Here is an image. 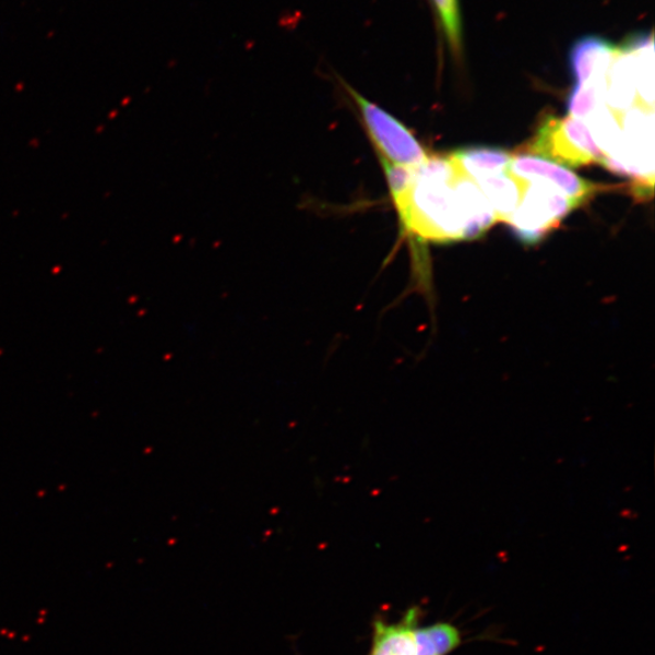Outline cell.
<instances>
[{"label": "cell", "instance_id": "obj_1", "mask_svg": "<svg viewBox=\"0 0 655 655\" xmlns=\"http://www.w3.org/2000/svg\"><path fill=\"white\" fill-rule=\"evenodd\" d=\"M347 102L353 105L379 160L415 169L429 156L412 131L344 80H338Z\"/></svg>", "mask_w": 655, "mask_h": 655}, {"label": "cell", "instance_id": "obj_2", "mask_svg": "<svg viewBox=\"0 0 655 655\" xmlns=\"http://www.w3.org/2000/svg\"><path fill=\"white\" fill-rule=\"evenodd\" d=\"M529 156L553 160L562 167H583L592 163L603 164L605 152L596 144L592 131L572 116H548L537 134L524 147Z\"/></svg>", "mask_w": 655, "mask_h": 655}, {"label": "cell", "instance_id": "obj_3", "mask_svg": "<svg viewBox=\"0 0 655 655\" xmlns=\"http://www.w3.org/2000/svg\"><path fill=\"white\" fill-rule=\"evenodd\" d=\"M523 181L519 206L508 223L513 234L523 243L531 246L538 243L550 229L559 226L575 207L553 186L543 181Z\"/></svg>", "mask_w": 655, "mask_h": 655}, {"label": "cell", "instance_id": "obj_4", "mask_svg": "<svg viewBox=\"0 0 655 655\" xmlns=\"http://www.w3.org/2000/svg\"><path fill=\"white\" fill-rule=\"evenodd\" d=\"M510 171L526 181H543L553 186L576 207L592 200L603 186L579 178L576 174L539 157L520 155L512 158Z\"/></svg>", "mask_w": 655, "mask_h": 655}, {"label": "cell", "instance_id": "obj_5", "mask_svg": "<svg viewBox=\"0 0 655 655\" xmlns=\"http://www.w3.org/2000/svg\"><path fill=\"white\" fill-rule=\"evenodd\" d=\"M616 52L614 44L603 37L579 38L570 51V69L576 84L605 80Z\"/></svg>", "mask_w": 655, "mask_h": 655}, {"label": "cell", "instance_id": "obj_6", "mask_svg": "<svg viewBox=\"0 0 655 655\" xmlns=\"http://www.w3.org/2000/svg\"><path fill=\"white\" fill-rule=\"evenodd\" d=\"M420 610L410 608L398 622L378 618L373 624V641L368 655H418L415 631L419 627Z\"/></svg>", "mask_w": 655, "mask_h": 655}, {"label": "cell", "instance_id": "obj_7", "mask_svg": "<svg viewBox=\"0 0 655 655\" xmlns=\"http://www.w3.org/2000/svg\"><path fill=\"white\" fill-rule=\"evenodd\" d=\"M450 157L455 168L472 180L509 172L513 158L510 153L491 147L463 148Z\"/></svg>", "mask_w": 655, "mask_h": 655}, {"label": "cell", "instance_id": "obj_8", "mask_svg": "<svg viewBox=\"0 0 655 655\" xmlns=\"http://www.w3.org/2000/svg\"><path fill=\"white\" fill-rule=\"evenodd\" d=\"M512 174V172H511ZM513 175V174H512ZM485 194L498 221L508 222L519 206L523 180L516 175L510 177V171L491 177L473 180Z\"/></svg>", "mask_w": 655, "mask_h": 655}, {"label": "cell", "instance_id": "obj_9", "mask_svg": "<svg viewBox=\"0 0 655 655\" xmlns=\"http://www.w3.org/2000/svg\"><path fill=\"white\" fill-rule=\"evenodd\" d=\"M418 655H448L461 646L462 633L448 622L417 628Z\"/></svg>", "mask_w": 655, "mask_h": 655}, {"label": "cell", "instance_id": "obj_10", "mask_svg": "<svg viewBox=\"0 0 655 655\" xmlns=\"http://www.w3.org/2000/svg\"><path fill=\"white\" fill-rule=\"evenodd\" d=\"M605 92L606 79L586 84H575L570 98H568V112L576 119L593 116L597 111Z\"/></svg>", "mask_w": 655, "mask_h": 655}, {"label": "cell", "instance_id": "obj_11", "mask_svg": "<svg viewBox=\"0 0 655 655\" xmlns=\"http://www.w3.org/2000/svg\"><path fill=\"white\" fill-rule=\"evenodd\" d=\"M437 13H439L444 36L450 44L455 57L463 49V19L461 2L458 0H433Z\"/></svg>", "mask_w": 655, "mask_h": 655}]
</instances>
